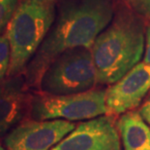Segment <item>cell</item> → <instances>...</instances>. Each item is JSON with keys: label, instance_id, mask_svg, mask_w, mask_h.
<instances>
[{"label": "cell", "instance_id": "277c9868", "mask_svg": "<svg viewBox=\"0 0 150 150\" xmlns=\"http://www.w3.org/2000/svg\"><path fill=\"white\" fill-rule=\"evenodd\" d=\"M98 84L90 48L78 47L58 56L43 75L39 92L68 95L89 91Z\"/></svg>", "mask_w": 150, "mask_h": 150}, {"label": "cell", "instance_id": "7a4b0ae2", "mask_svg": "<svg viewBox=\"0 0 150 150\" xmlns=\"http://www.w3.org/2000/svg\"><path fill=\"white\" fill-rule=\"evenodd\" d=\"M144 22L123 10L98 35L91 47L98 84L117 82L139 63L144 51Z\"/></svg>", "mask_w": 150, "mask_h": 150}, {"label": "cell", "instance_id": "ba28073f", "mask_svg": "<svg viewBox=\"0 0 150 150\" xmlns=\"http://www.w3.org/2000/svg\"><path fill=\"white\" fill-rule=\"evenodd\" d=\"M149 91L150 65L139 62L107 90L106 115L116 118L133 110L142 103Z\"/></svg>", "mask_w": 150, "mask_h": 150}, {"label": "cell", "instance_id": "5bb4252c", "mask_svg": "<svg viewBox=\"0 0 150 150\" xmlns=\"http://www.w3.org/2000/svg\"><path fill=\"white\" fill-rule=\"evenodd\" d=\"M143 62L150 65V24L145 30V51L143 57Z\"/></svg>", "mask_w": 150, "mask_h": 150}, {"label": "cell", "instance_id": "2e32d148", "mask_svg": "<svg viewBox=\"0 0 150 150\" xmlns=\"http://www.w3.org/2000/svg\"><path fill=\"white\" fill-rule=\"evenodd\" d=\"M0 150H7V148H6L4 145H3L1 139H0Z\"/></svg>", "mask_w": 150, "mask_h": 150}, {"label": "cell", "instance_id": "7c38bea8", "mask_svg": "<svg viewBox=\"0 0 150 150\" xmlns=\"http://www.w3.org/2000/svg\"><path fill=\"white\" fill-rule=\"evenodd\" d=\"M18 0H0V34L8 27L18 7Z\"/></svg>", "mask_w": 150, "mask_h": 150}, {"label": "cell", "instance_id": "52a82bcc", "mask_svg": "<svg viewBox=\"0 0 150 150\" xmlns=\"http://www.w3.org/2000/svg\"><path fill=\"white\" fill-rule=\"evenodd\" d=\"M50 150H121L116 118L102 115L79 123Z\"/></svg>", "mask_w": 150, "mask_h": 150}, {"label": "cell", "instance_id": "3957f363", "mask_svg": "<svg viewBox=\"0 0 150 150\" xmlns=\"http://www.w3.org/2000/svg\"><path fill=\"white\" fill-rule=\"evenodd\" d=\"M56 9L50 0H22L18 5L6 34L11 48L7 77L23 74L55 20Z\"/></svg>", "mask_w": 150, "mask_h": 150}, {"label": "cell", "instance_id": "5b68a950", "mask_svg": "<svg viewBox=\"0 0 150 150\" xmlns=\"http://www.w3.org/2000/svg\"><path fill=\"white\" fill-rule=\"evenodd\" d=\"M107 90L89 91L68 95L33 94L29 117L35 120L64 119L68 121L90 120L106 115Z\"/></svg>", "mask_w": 150, "mask_h": 150}, {"label": "cell", "instance_id": "30bf717a", "mask_svg": "<svg viewBox=\"0 0 150 150\" xmlns=\"http://www.w3.org/2000/svg\"><path fill=\"white\" fill-rule=\"evenodd\" d=\"M116 125L124 150H150V128L139 111L121 114Z\"/></svg>", "mask_w": 150, "mask_h": 150}, {"label": "cell", "instance_id": "8fae6325", "mask_svg": "<svg viewBox=\"0 0 150 150\" xmlns=\"http://www.w3.org/2000/svg\"><path fill=\"white\" fill-rule=\"evenodd\" d=\"M11 60V48L7 34H0V82L7 78Z\"/></svg>", "mask_w": 150, "mask_h": 150}, {"label": "cell", "instance_id": "e0dca14e", "mask_svg": "<svg viewBox=\"0 0 150 150\" xmlns=\"http://www.w3.org/2000/svg\"><path fill=\"white\" fill-rule=\"evenodd\" d=\"M50 1H53V0H50Z\"/></svg>", "mask_w": 150, "mask_h": 150}, {"label": "cell", "instance_id": "4fadbf2b", "mask_svg": "<svg viewBox=\"0 0 150 150\" xmlns=\"http://www.w3.org/2000/svg\"><path fill=\"white\" fill-rule=\"evenodd\" d=\"M137 14L150 19V0H127Z\"/></svg>", "mask_w": 150, "mask_h": 150}, {"label": "cell", "instance_id": "8992f818", "mask_svg": "<svg viewBox=\"0 0 150 150\" xmlns=\"http://www.w3.org/2000/svg\"><path fill=\"white\" fill-rule=\"evenodd\" d=\"M64 119L35 120L26 118L1 139L7 150H50L75 129Z\"/></svg>", "mask_w": 150, "mask_h": 150}, {"label": "cell", "instance_id": "6da1fadb", "mask_svg": "<svg viewBox=\"0 0 150 150\" xmlns=\"http://www.w3.org/2000/svg\"><path fill=\"white\" fill-rule=\"evenodd\" d=\"M112 18V0H62L52 27L23 72L28 88L39 91L45 72L62 53L78 47L91 49Z\"/></svg>", "mask_w": 150, "mask_h": 150}, {"label": "cell", "instance_id": "9c48e42d", "mask_svg": "<svg viewBox=\"0 0 150 150\" xmlns=\"http://www.w3.org/2000/svg\"><path fill=\"white\" fill-rule=\"evenodd\" d=\"M23 74L0 82V139L29 117L33 94L28 92Z\"/></svg>", "mask_w": 150, "mask_h": 150}, {"label": "cell", "instance_id": "9a60e30c", "mask_svg": "<svg viewBox=\"0 0 150 150\" xmlns=\"http://www.w3.org/2000/svg\"><path fill=\"white\" fill-rule=\"evenodd\" d=\"M139 113L142 116L143 119L145 120V122L150 126V101L149 100H146L142 104V106L139 109Z\"/></svg>", "mask_w": 150, "mask_h": 150}]
</instances>
